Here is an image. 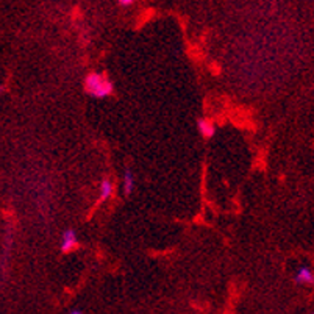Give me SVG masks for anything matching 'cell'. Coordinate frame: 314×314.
I'll use <instances>...</instances> for the list:
<instances>
[{"label": "cell", "instance_id": "cell-8", "mask_svg": "<svg viewBox=\"0 0 314 314\" xmlns=\"http://www.w3.org/2000/svg\"><path fill=\"white\" fill-rule=\"evenodd\" d=\"M69 314H83V312H82V311H77V309H75V311H72V312H69Z\"/></svg>", "mask_w": 314, "mask_h": 314}, {"label": "cell", "instance_id": "cell-1", "mask_svg": "<svg viewBox=\"0 0 314 314\" xmlns=\"http://www.w3.org/2000/svg\"><path fill=\"white\" fill-rule=\"evenodd\" d=\"M85 92L94 99H105L113 94V83L100 72H89L85 78Z\"/></svg>", "mask_w": 314, "mask_h": 314}, {"label": "cell", "instance_id": "cell-7", "mask_svg": "<svg viewBox=\"0 0 314 314\" xmlns=\"http://www.w3.org/2000/svg\"><path fill=\"white\" fill-rule=\"evenodd\" d=\"M117 5L119 7H130V5H133V0H119Z\"/></svg>", "mask_w": 314, "mask_h": 314}, {"label": "cell", "instance_id": "cell-4", "mask_svg": "<svg viewBox=\"0 0 314 314\" xmlns=\"http://www.w3.org/2000/svg\"><path fill=\"white\" fill-rule=\"evenodd\" d=\"M294 280L296 283H300V284H314V272L311 268H308V266H302V268L296 271Z\"/></svg>", "mask_w": 314, "mask_h": 314}, {"label": "cell", "instance_id": "cell-5", "mask_svg": "<svg viewBox=\"0 0 314 314\" xmlns=\"http://www.w3.org/2000/svg\"><path fill=\"white\" fill-rule=\"evenodd\" d=\"M122 189H124V194L125 196H130L132 192L135 191V175L130 169L124 172V177H122Z\"/></svg>", "mask_w": 314, "mask_h": 314}, {"label": "cell", "instance_id": "cell-2", "mask_svg": "<svg viewBox=\"0 0 314 314\" xmlns=\"http://www.w3.org/2000/svg\"><path fill=\"white\" fill-rule=\"evenodd\" d=\"M78 247V238H77V233L75 230L72 228H67L63 231L61 234V243H60V250L67 253V252H72Z\"/></svg>", "mask_w": 314, "mask_h": 314}, {"label": "cell", "instance_id": "cell-6", "mask_svg": "<svg viewBox=\"0 0 314 314\" xmlns=\"http://www.w3.org/2000/svg\"><path fill=\"white\" fill-rule=\"evenodd\" d=\"M113 181L111 180H108V178H105V180H102V183H100V194H99V197H100V202H103V200H108L111 196H113Z\"/></svg>", "mask_w": 314, "mask_h": 314}, {"label": "cell", "instance_id": "cell-3", "mask_svg": "<svg viewBox=\"0 0 314 314\" xmlns=\"http://www.w3.org/2000/svg\"><path fill=\"white\" fill-rule=\"evenodd\" d=\"M197 130L199 133L205 138V139H210L214 136L216 133V125L211 119H206V117H199L197 119Z\"/></svg>", "mask_w": 314, "mask_h": 314}]
</instances>
